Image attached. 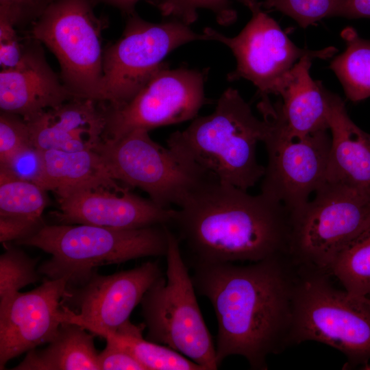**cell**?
<instances>
[{"mask_svg":"<svg viewBox=\"0 0 370 370\" xmlns=\"http://www.w3.org/2000/svg\"><path fill=\"white\" fill-rule=\"evenodd\" d=\"M190 269L196 292L214 310L219 367L226 358L240 356L251 369H267L268 356L290 345L297 277V264L290 255Z\"/></svg>","mask_w":370,"mask_h":370,"instance_id":"obj_1","label":"cell"},{"mask_svg":"<svg viewBox=\"0 0 370 370\" xmlns=\"http://www.w3.org/2000/svg\"><path fill=\"white\" fill-rule=\"evenodd\" d=\"M167 225L189 269L258 262L288 254L290 211L207 174L183 196Z\"/></svg>","mask_w":370,"mask_h":370,"instance_id":"obj_2","label":"cell"},{"mask_svg":"<svg viewBox=\"0 0 370 370\" xmlns=\"http://www.w3.org/2000/svg\"><path fill=\"white\" fill-rule=\"evenodd\" d=\"M270 128L267 119L256 118L238 91L228 88L212 113L195 117L185 130L172 133L166 144L189 164L247 190L264 175L256 147Z\"/></svg>","mask_w":370,"mask_h":370,"instance_id":"obj_3","label":"cell"},{"mask_svg":"<svg viewBox=\"0 0 370 370\" xmlns=\"http://www.w3.org/2000/svg\"><path fill=\"white\" fill-rule=\"evenodd\" d=\"M17 245L39 248L51 256L38 268L50 279L63 278L67 288L85 284L95 268L148 256H165L167 225L117 229L85 224H45Z\"/></svg>","mask_w":370,"mask_h":370,"instance_id":"obj_4","label":"cell"},{"mask_svg":"<svg viewBox=\"0 0 370 370\" xmlns=\"http://www.w3.org/2000/svg\"><path fill=\"white\" fill-rule=\"evenodd\" d=\"M329 275L297 265L290 345L320 342L362 368L370 363V297L336 288Z\"/></svg>","mask_w":370,"mask_h":370,"instance_id":"obj_5","label":"cell"},{"mask_svg":"<svg viewBox=\"0 0 370 370\" xmlns=\"http://www.w3.org/2000/svg\"><path fill=\"white\" fill-rule=\"evenodd\" d=\"M166 269L140 302L147 339L180 352L204 370L219 368L212 336L199 308L190 269L167 225Z\"/></svg>","mask_w":370,"mask_h":370,"instance_id":"obj_6","label":"cell"},{"mask_svg":"<svg viewBox=\"0 0 370 370\" xmlns=\"http://www.w3.org/2000/svg\"><path fill=\"white\" fill-rule=\"evenodd\" d=\"M370 229V194L325 182L312 200L290 212L288 254L295 263L330 271Z\"/></svg>","mask_w":370,"mask_h":370,"instance_id":"obj_7","label":"cell"},{"mask_svg":"<svg viewBox=\"0 0 370 370\" xmlns=\"http://www.w3.org/2000/svg\"><path fill=\"white\" fill-rule=\"evenodd\" d=\"M91 0H56L31 26L28 35L46 45L60 66V79L74 97L103 101L106 18Z\"/></svg>","mask_w":370,"mask_h":370,"instance_id":"obj_8","label":"cell"},{"mask_svg":"<svg viewBox=\"0 0 370 370\" xmlns=\"http://www.w3.org/2000/svg\"><path fill=\"white\" fill-rule=\"evenodd\" d=\"M196 40L210 39L177 19L155 23L136 12L128 15L121 36L103 49L102 103L111 107L127 103L164 64L172 51Z\"/></svg>","mask_w":370,"mask_h":370,"instance_id":"obj_9","label":"cell"},{"mask_svg":"<svg viewBox=\"0 0 370 370\" xmlns=\"http://www.w3.org/2000/svg\"><path fill=\"white\" fill-rule=\"evenodd\" d=\"M237 1L251 13L249 21L238 35L227 37L208 27L203 33L210 40L226 45L235 56L236 66L227 74V80L243 78L250 81L258 90L260 102L270 101V94L280 95L287 75L302 57L314 55L327 59L337 52L333 47L318 51L298 47L263 10L261 1Z\"/></svg>","mask_w":370,"mask_h":370,"instance_id":"obj_10","label":"cell"},{"mask_svg":"<svg viewBox=\"0 0 370 370\" xmlns=\"http://www.w3.org/2000/svg\"><path fill=\"white\" fill-rule=\"evenodd\" d=\"M93 149L114 180L141 189L164 208L177 206L190 188L208 174L153 140L145 130L116 139L102 138Z\"/></svg>","mask_w":370,"mask_h":370,"instance_id":"obj_11","label":"cell"},{"mask_svg":"<svg viewBox=\"0 0 370 370\" xmlns=\"http://www.w3.org/2000/svg\"><path fill=\"white\" fill-rule=\"evenodd\" d=\"M208 71L171 69L164 63L127 103L117 107L104 103L103 139H116L135 130L149 131L194 119L208 103L204 94Z\"/></svg>","mask_w":370,"mask_h":370,"instance_id":"obj_12","label":"cell"},{"mask_svg":"<svg viewBox=\"0 0 370 370\" xmlns=\"http://www.w3.org/2000/svg\"><path fill=\"white\" fill-rule=\"evenodd\" d=\"M263 116L271 128L263 142L268 161L260 193L291 212L308 202L325 182L331 135L325 130L293 137L273 110Z\"/></svg>","mask_w":370,"mask_h":370,"instance_id":"obj_13","label":"cell"},{"mask_svg":"<svg viewBox=\"0 0 370 370\" xmlns=\"http://www.w3.org/2000/svg\"><path fill=\"white\" fill-rule=\"evenodd\" d=\"M164 273L158 262L108 275L95 273L83 285L67 288L63 323H76L95 335L114 332L129 320L151 286Z\"/></svg>","mask_w":370,"mask_h":370,"instance_id":"obj_14","label":"cell"},{"mask_svg":"<svg viewBox=\"0 0 370 370\" xmlns=\"http://www.w3.org/2000/svg\"><path fill=\"white\" fill-rule=\"evenodd\" d=\"M55 195L59 207L53 215L62 224L141 228L168 225L174 211L131 193L115 180L91 182Z\"/></svg>","mask_w":370,"mask_h":370,"instance_id":"obj_15","label":"cell"},{"mask_svg":"<svg viewBox=\"0 0 370 370\" xmlns=\"http://www.w3.org/2000/svg\"><path fill=\"white\" fill-rule=\"evenodd\" d=\"M67 284L63 278H47L32 291L0 299V369L56 336L63 323Z\"/></svg>","mask_w":370,"mask_h":370,"instance_id":"obj_16","label":"cell"},{"mask_svg":"<svg viewBox=\"0 0 370 370\" xmlns=\"http://www.w3.org/2000/svg\"><path fill=\"white\" fill-rule=\"evenodd\" d=\"M41 44L27 34L21 61L0 72L1 111L26 121L74 97L49 66Z\"/></svg>","mask_w":370,"mask_h":370,"instance_id":"obj_17","label":"cell"},{"mask_svg":"<svg viewBox=\"0 0 370 370\" xmlns=\"http://www.w3.org/2000/svg\"><path fill=\"white\" fill-rule=\"evenodd\" d=\"M27 122L33 145L42 151L92 149L105 131L104 103L73 97Z\"/></svg>","mask_w":370,"mask_h":370,"instance_id":"obj_18","label":"cell"},{"mask_svg":"<svg viewBox=\"0 0 370 370\" xmlns=\"http://www.w3.org/2000/svg\"><path fill=\"white\" fill-rule=\"evenodd\" d=\"M331 147L325 182L370 194V134L349 118L345 103L328 91Z\"/></svg>","mask_w":370,"mask_h":370,"instance_id":"obj_19","label":"cell"},{"mask_svg":"<svg viewBox=\"0 0 370 370\" xmlns=\"http://www.w3.org/2000/svg\"><path fill=\"white\" fill-rule=\"evenodd\" d=\"M314 58H319L305 56L294 65L280 94L282 101L273 105L275 114L293 137L329 130V90L310 75Z\"/></svg>","mask_w":370,"mask_h":370,"instance_id":"obj_20","label":"cell"},{"mask_svg":"<svg viewBox=\"0 0 370 370\" xmlns=\"http://www.w3.org/2000/svg\"><path fill=\"white\" fill-rule=\"evenodd\" d=\"M92 333L64 322L56 336L42 349H33L14 370H100Z\"/></svg>","mask_w":370,"mask_h":370,"instance_id":"obj_21","label":"cell"},{"mask_svg":"<svg viewBox=\"0 0 370 370\" xmlns=\"http://www.w3.org/2000/svg\"><path fill=\"white\" fill-rule=\"evenodd\" d=\"M42 151L44 174L41 187L47 191L57 193L91 182L114 180L99 154L93 149Z\"/></svg>","mask_w":370,"mask_h":370,"instance_id":"obj_22","label":"cell"},{"mask_svg":"<svg viewBox=\"0 0 370 370\" xmlns=\"http://www.w3.org/2000/svg\"><path fill=\"white\" fill-rule=\"evenodd\" d=\"M145 324L136 325L130 319L114 332L99 336L130 352L145 370H204V369L172 348L145 339Z\"/></svg>","mask_w":370,"mask_h":370,"instance_id":"obj_23","label":"cell"},{"mask_svg":"<svg viewBox=\"0 0 370 370\" xmlns=\"http://www.w3.org/2000/svg\"><path fill=\"white\" fill-rule=\"evenodd\" d=\"M346 49L336 56L330 69L341 83L348 99L358 102L370 97V40L352 27L341 32Z\"/></svg>","mask_w":370,"mask_h":370,"instance_id":"obj_24","label":"cell"},{"mask_svg":"<svg viewBox=\"0 0 370 370\" xmlns=\"http://www.w3.org/2000/svg\"><path fill=\"white\" fill-rule=\"evenodd\" d=\"M46 192L0 167V217L43 222L42 214L49 204Z\"/></svg>","mask_w":370,"mask_h":370,"instance_id":"obj_25","label":"cell"},{"mask_svg":"<svg viewBox=\"0 0 370 370\" xmlns=\"http://www.w3.org/2000/svg\"><path fill=\"white\" fill-rule=\"evenodd\" d=\"M330 274L349 293L370 297V229L340 255Z\"/></svg>","mask_w":370,"mask_h":370,"instance_id":"obj_26","label":"cell"},{"mask_svg":"<svg viewBox=\"0 0 370 370\" xmlns=\"http://www.w3.org/2000/svg\"><path fill=\"white\" fill-rule=\"evenodd\" d=\"M3 245L5 251L0 256V299L39 279V272L36 269L38 259L29 258L9 243Z\"/></svg>","mask_w":370,"mask_h":370,"instance_id":"obj_27","label":"cell"},{"mask_svg":"<svg viewBox=\"0 0 370 370\" xmlns=\"http://www.w3.org/2000/svg\"><path fill=\"white\" fill-rule=\"evenodd\" d=\"M152 5L162 16H172L189 26L197 21L199 9L212 11L221 25H230L237 18L232 0H155Z\"/></svg>","mask_w":370,"mask_h":370,"instance_id":"obj_28","label":"cell"},{"mask_svg":"<svg viewBox=\"0 0 370 370\" xmlns=\"http://www.w3.org/2000/svg\"><path fill=\"white\" fill-rule=\"evenodd\" d=\"M342 0H264L263 9L279 11L306 28L327 17L338 16Z\"/></svg>","mask_w":370,"mask_h":370,"instance_id":"obj_29","label":"cell"},{"mask_svg":"<svg viewBox=\"0 0 370 370\" xmlns=\"http://www.w3.org/2000/svg\"><path fill=\"white\" fill-rule=\"evenodd\" d=\"M30 146L34 145L28 123L17 114L1 111L0 165Z\"/></svg>","mask_w":370,"mask_h":370,"instance_id":"obj_30","label":"cell"},{"mask_svg":"<svg viewBox=\"0 0 370 370\" xmlns=\"http://www.w3.org/2000/svg\"><path fill=\"white\" fill-rule=\"evenodd\" d=\"M0 167L20 180L41 187L44 174L43 156L42 150L34 146L19 151Z\"/></svg>","mask_w":370,"mask_h":370,"instance_id":"obj_31","label":"cell"},{"mask_svg":"<svg viewBox=\"0 0 370 370\" xmlns=\"http://www.w3.org/2000/svg\"><path fill=\"white\" fill-rule=\"evenodd\" d=\"M56 0H0V16L16 28L32 26Z\"/></svg>","mask_w":370,"mask_h":370,"instance_id":"obj_32","label":"cell"},{"mask_svg":"<svg viewBox=\"0 0 370 370\" xmlns=\"http://www.w3.org/2000/svg\"><path fill=\"white\" fill-rule=\"evenodd\" d=\"M16 27L0 16L1 69L15 66L22 59L26 47V36L20 37Z\"/></svg>","mask_w":370,"mask_h":370,"instance_id":"obj_33","label":"cell"},{"mask_svg":"<svg viewBox=\"0 0 370 370\" xmlns=\"http://www.w3.org/2000/svg\"><path fill=\"white\" fill-rule=\"evenodd\" d=\"M106 341V346L98 356L100 370H145L130 352L110 340Z\"/></svg>","mask_w":370,"mask_h":370,"instance_id":"obj_34","label":"cell"},{"mask_svg":"<svg viewBox=\"0 0 370 370\" xmlns=\"http://www.w3.org/2000/svg\"><path fill=\"white\" fill-rule=\"evenodd\" d=\"M45 223L16 217H0L1 243L15 242L37 232Z\"/></svg>","mask_w":370,"mask_h":370,"instance_id":"obj_35","label":"cell"},{"mask_svg":"<svg viewBox=\"0 0 370 370\" xmlns=\"http://www.w3.org/2000/svg\"><path fill=\"white\" fill-rule=\"evenodd\" d=\"M338 16L370 19V0H342Z\"/></svg>","mask_w":370,"mask_h":370,"instance_id":"obj_36","label":"cell"},{"mask_svg":"<svg viewBox=\"0 0 370 370\" xmlns=\"http://www.w3.org/2000/svg\"><path fill=\"white\" fill-rule=\"evenodd\" d=\"M95 5L103 3L113 6L128 16L135 12V7L140 0H91ZM152 4L155 0H146Z\"/></svg>","mask_w":370,"mask_h":370,"instance_id":"obj_37","label":"cell"},{"mask_svg":"<svg viewBox=\"0 0 370 370\" xmlns=\"http://www.w3.org/2000/svg\"><path fill=\"white\" fill-rule=\"evenodd\" d=\"M361 369L365 370H370V363L364 365Z\"/></svg>","mask_w":370,"mask_h":370,"instance_id":"obj_38","label":"cell"},{"mask_svg":"<svg viewBox=\"0 0 370 370\" xmlns=\"http://www.w3.org/2000/svg\"></svg>","mask_w":370,"mask_h":370,"instance_id":"obj_39","label":"cell"}]
</instances>
